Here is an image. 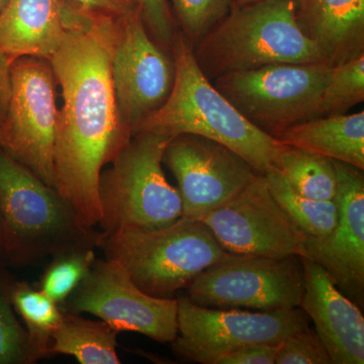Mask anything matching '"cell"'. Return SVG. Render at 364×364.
I'll use <instances>...</instances> for the list:
<instances>
[{
    "label": "cell",
    "instance_id": "cell-20",
    "mask_svg": "<svg viewBox=\"0 0 364 364\" xmlns=\"http://www.w3.org/2000/svg\"><path fill=\"white\" fill-rule=\"evenodd\" d=\"M117 331L104 321H91L77 314L63 313L52 335L50 354H64L81 364H119Z\"/></svg>",
    "mask_w": 364,
    "mask_h": 364
},
{
    "label": "cell",
    "instance_id": "cell-24",
    "mask_svg": "<svg viewBox=\"0 0 364 364\" xmlns=\"http://www.w3.org/2000/svg\"><path fill=\"white\" fill-rule=\"evenodd\" d=\"M95 260L92 247L70 249L56 254L41 279L40 291L61 305L87 277Z\"/></svg>",
    "mask_w": 364,
    "mask_h": 364
},
{
    "label": "cell",
    "instance_id": "cell-33",
    "mask_svg": "<svg viewBox=\"0 0 364 364\" xmlns=\"http://www.w3.org/2000/svg\"><path fill=\"white\" fill-rule=\"evenodd\" d=\"M0 262H4V246H2V224L1 215H0Z\"/></svg>",
    "mask_w": 364,
    "mask_h": 364
},
{
    "label": "cell",
    "instance_id": "cell-10",
    "mask_svg": "<svg viewBox=\"0 0 364 364\" xmlns=\"http://www.w3.org/2000/svg\"><path fill=\"white\" fill-rule=\"evenodd\" d=\"M186 289L191 301L207 308L258 312L298 308L304 294L303 263L296 255L274 258L229 254Z\"/></svg>",
    "mask_w": 364,
    "mask_h": 364
},
{
    "label": "cell",
    "instance_id": "cell-12",
    "mask_svg": "<svg viewBox=\"0 0 364 364\" xmlns=\"http://www.w3.org/2000/svg\"><path fill=\"white\" fill-rule=\"evenodd\" d=\"M202 221L224 250L235 255L299 256L306 238L275 200L264 174Z\"/></svg>",
    "mask_w": 364,
    "mask_h": 364
},
{
    "label": "cell",
    "instance_id": "cell-1",
    "mask_svg": "<svg viewBox=\"0 0 364 364\" xmlns=\"http://www.w3.org/2000/svg\"><path fill=\"white\" fill-rule=\"evenodd\" d=\"M65 35L49 60L61 86L57 116L55 189L86 227L102 217L100 177L133 134L119 117L112 59L119 18L81 9L63 0Z\"/></svg>",
    "mask_w": 364,
    "mask_h": 364
},
{
    "label": "cell",
    "instance_id": "cell-30",
    "mask_svg": "<svg viewBox=\"0 0 364 364\" xmlns=\"http://www.w3.org/2000/svg\"><path fill=\"white\" fill-rule=\"evenodd\" d=\"M279 344H253L242 347L220 359L218 364H275Z\"/></svg>",
    "mask_w": 364,
    "mask_h": 364
},
{
    "label": "cell",
    "instance_id": "cell-14",
    "mask_svg": "<svg viewBox=\"0 0 364 364\" xmlns=\"http://www.w3.org/2000/svg\"><path fill=\"white\" fill-rule=\"evenodd\" d=\"M112 79L119 117L132 134L171 91L173 61L150 37L139 7L119 18Z\"/></svg>",
    "mask_w": 364,
    "mask_h": 364
},
{
    "label": "cell",
    "instance_id": "cell-9",
    "mask_svg": "<svg viewBox=\"0 0 364 364\" xmlns=\"http://www.w3.org/2000/svg\"><path fill=\"white\" fill-rule=\"evenodd\" d=\"M303 309L243 312L196 305L177 299V336L171 342L177 356L191 363L218 364L220 359L253 344H280L310 327Z\"/></svg>",
    "mask_w": 364,
    "mask_h": 364
},
{
    "label": "cell",
    "instance_id": "cell-26",
    "mask_svg": "<svg viewBox=\"0 0 364 364\" xmlns=\"http://www.w3.org/2000/svg\"><path fill=\"white\" fill-rule=\"evenodd\" d=\"M4 264L0 262V364L36 363L28 333L11 303L14 280Z\"/></svg>",
    "mask_w": 364,
    "mask_h": 364
},
{
    "label": "cell",
    "instance_id": "cell-34",
    "mask_svg": "<svg viewBox=\"0 0 364 364\" xmlns=\"http://www.w3.org/2000/svg\"><path fill=\"white\" fill-rule=\"evenodd\" d=\"M255 1H258V0H236V1H235L234 6H244V4H251V2H255Z\"/></svg>",
    "mask_w": 364,
    "mask_h": 364
},
{
    "label": "cell",
    "instance_id": "cell-22",
    "mask_svg": "<svg viewBox=\"0 0 364 364\" xmlns=\"http://www.w3.org/2000/svg\"><path fill=\"white\" fill-rule=\"evenodd\" d=\"M16 315L23 320L36 361L51 356L52 335L63 312L51 299L26 282H14L11 291Z\"/></svg>",
    "mask_w": 364,
    "mask_h": 364
},
{
    "label": "cell",
    "instance_id": "cell-13",
    "mask_svg": "<svg viewBox=\"0 0 364 364\" xmlns=\"http://www.w3.org/2000/svg\"><path fill=\"white\" fill-rule=\"evenodd\" d=\"M163 162L178 183L182 215L198 220L238 195L260 174L226 146L189 134L170 140Z\"/></svg>",
    "mask_w": 364,
    "mask_h": 364
},
{
    "label": "cell",
    "instance_id": "cell-19",
    "mask_svg": "<svg viewBox=\"0 0 364 364\" xmlns=\"http://www.w3.org/2000/svg\"><path fill=\"white\" fill-rule=\"evenodd\" d=\"M284 145L312 151L364 170V112L318 117L274 136Z\"/></svg>",
    "mask_w": 364,
    "mask_h": 364
},
{
    "label": "cell",
    "instance_id": "cell-23",
    "mask_svg": "<svg viewBox=\"0 0 364 364\" xmlns=\"http://www.w3.org/2000/svg\"><path fill=\"white\" fill-rule=\"evenodd\" d=\"M264 176L277 202L306 236L331 233L338 221L336 200H316L299 195L279 169H272Z\"/></svg>",
    "mask_w": 364,
    "mask_h": 364
},
{
    "label": "cell",
    "instance_id": "cell-15",
    "mask_svg": "<svg viewBox=\"0 0 364 364\" xmlns=\"http://www.w3.org/2000/svg\"><path fill=\"white\" fill-rule=\"evenodd\" d=\"M333 161L337 173L335 200L338 203V221L326 236H306L299 257L324 268L345 296L363 306V170L337 160Z\"/></svg>",
    "mask_w": 364,
    "mask_h": 364
},
{
    "label": "cell",
    "instance_id": "cell-11",
    "mask_svg": "<svg viewBox=\"0 0 364 364\" xmlns=\"http://www.w3.org/2000/svg\"><path fill=\"white\" fill-rule=\"evenodd\" d=\"M59 306L63 313L90 314L117 333H140L159 343H171L177 336V299L146 294L119 263L107 258L95 260Z\"/></svg>",
    "mask_w": 364,
    "mask_h": 364
},
{
    "label": "cell",
    "instance_id": "cell-8",
    "mask_svg": "<svg viewBox=\"0 0 364 364\" xmlns=\"http://www.w3.org/2000/svg\"><path fill=\"white\" fill-rule=\"evenodd\" d=\"M55 83L49 60L31 56L14 60L11 97L0 123V150L52 188L58 116Z\"/></svg>",
    "mask_w": 364,
    "mask_h": 364
},
{
    "label": "cell",
    "instance_id": "cell-17",
    "mask_svg": "<svg viewBox=\"0 0 364 364\" xmlns=\"http://www.w3.org/2000/svg\"><path fill=\"white\" fill-rule=\"evenodd\" d=\"M296 23L334 67L364 55V0H294Z\"/></svg>",
    "mask_w": 364,
    "mask_h": 364
},
{
    "label": "cell",
    "instance_id": "cell-35",
    "mask_svg": "<svg viewBox=\"0 0 364 364\" xmlns=\"http://www.w3.org/2000/svg\"><path fill=\"white\" fill-rule=\"evenodd\" d=\"M7 1H9V0H0V11L4 9V6L7 4Z\"/></svg>",
    "mask_w": 364,
    "mask_h": 364
},
{
    "label": "cell",
    "instance_id": "cell-27",
    "mask_svg": "<svg viewBox=\"0 0 364 364\" xmlns=\"http://www.w3.org/2000/svg\"><path fill=\"white\" fill-rule=\"evenodd\" d=\"M236 0H171L177 21L189 41L200 40L231 11Z\"/></svg>",
    "mask_w": 364,
    "mask_h": 364
},
{
    "label": "cell",
    "instance_id": "cell-2",
    "mask_svg": "<svg viewBox=\"0 0 364 364\" xmlns=\"http://www.w3.org/2000/svg\"><path fill=\"white\" fill-rule=\"evenodd\" d=\"M174 80L164 104L134 131L173 136L189 134L226 146L258 173L277 169L282 143L245 119L203 74L191 41L174 36Z\"/></svg>",
    "mask_w": 364,
    "mask_h": 364
},
{
    "label": "cell",
    "instance_id": "cell-21",
    "mask_svg": "<svg viewBox=\"0 0 364 364\" xmlns=\"http://www.w3.org/2000/svg\"><path fill=\"white\" fill-rule=\"evenodd\" d=\"M277 169L299 195L316 200H335L337 173L333 159L282 144Z\"/></svg>",
    "mask_w": 364,
    "mask_h": 364
},
{
    "label": "cell",
    "instance_id": "cell-31",
    "mask_svg": "<svg viewBox=\"0 0 364 364\" xmlns=\"http://www.w3.org/2000/svg\"><path fill=\"white\" fill-rule=\"evenodd\" d=\"M81 9L123 18L138 9L136 0H67Z\"/></svg>",
    "mask_w": 364,
    "mask_h": 364
},
{
    "label": "cell",
    "instance_id": "cell-25",
    "mask_svg": "<svg viewBox=\"0 0 364 364\" xmlns=\"http://www.w3.org/2000/svg\"><path fill=\"white\" fill-rule=\"evenodd\" d=\"M364 100V55L332 67L322 92L320 117L345 114Z\"/></svg>",
    "mask_w": 364,
    "mask_h": 364
},
{
    "label": "cell",
    "instance_id": "cell-6",
    "mask_svg": "<svg viewBox=\"0 0 364 364\" xmlns=\"http://www.w3.org/2000/svg\"><path fill=\"white\" fill-rule=\"evenodd\" d=\"M172 136L139 133L100 177L102 233L119 228L155 229L182 217L178 189L167 181L163 155Z\"/></svg>",
    "mask_w": 364,
    "mask_h": 364
},
{
    "label": "cell",
    "instance_id": "cell-7",
    "mask_svg": "<svg viewBox=\"0 0 364 364\" xmlns=\"http://www.w3.org/2000/svg\"><path fill=\"white\" fill-rule=\"evenodd\" d=\"M331 70L326 63L274 64L230 72L213 85L242 116L274 138L294 124L320 117Z\"/></svg>",
    "mask_w": 364,
    "mask_h": 364
},
{
    "label": "cell",
    "instance_id": "cell-18",
    "mask_svg": "<svg viewBox=\"0 0 364 364\" xmlns=\"http://www.w3.org/2000/svg\"><path fill=\"white\" fill-rule=\"evenodd\" d=\"M65 35L63 0H9L0 11V52L51 59Z\"/></svg>",
    "mask_w": 364,
    "mask_h": 364
},
{
    "label": "cell",
    "instance_id": "cell-28",
    "mask_svg": "<svg viewBox=\"0 0 364 364\" xmlns=\"http://www.w3.org/2000/svg\"><path fill=\"white\" fill-rule=\"evenodd\" d=\"M275 364H332V360L317 333L308 327L279 344Z\"/></svg>",
    "mask_w": 364,
    "mask_h": 364
},
{
    "label": "cell",
    "instance_id": "cell-29",
    "mask_svg": "<svg viewBox=\"0 0 364 364\" xmlns=\"http://www.w3.org/2000/svg\"><path fill=\"white\" fill-rule=\"evenodd\" d=\"M144 21L155 39L164 46H172L174 18L169 0H136Z\"/></svg>",
    "mask_w": 364,
    "mask_h": 364
},
{
    "label": "cell",
    "instance_id": "cell-32",
    "mask_svg": "<svg viewBox=\"0 0 364 364\" xmlns=\"http://www.w3.org/2000/svg\"><path fill=\"white\" fill-rule=\"evenodd\" d=\"M11 63L0 52V123L6 116L11 97Z\"/></svg>",
    "mask_w": 364,
    "mask_h": 364
},
{
    "label": "cell",
    "instance_id": "cell-3",
    "mask_svg": "<svg viewBox=\"0 0 364 364\" xmlns=\"http://www.w3.org/2000/svg\"><path fill=\"white\" fill-rule=\"evenodd\" d=\"M4 262L26 265L81 247H98L102 232L86 227L58 191L0 150Z\"/></svg>",
    "mask_w": 364,
    "mask_h": 364
},
{
    "label": "cell",
    "instance_id": "cell-5",
    "mask_svg": "<svg viewBox=\"0 0 364 364\" xmlns=\"http://www.w3.org/2000/svg\"><path fill=\"white\" fill-rule=\"evenodd\" d=\"M107 259L119 263L139 289L168 298L225 259L224 250L202 220L182 215L161 228H119L100 236Z\"/></svg>",
    "mask_w": 364,
    "mask_h": 364
},
{
    "label": "cell",
    "instance_id": "cell-16",
    "mask_svg": "<svg viewBox=\"0 0 364 364\" xmlns=\"http://www.w3.org/2000/svg\"><path fill=\"white\" fill-rule=\"evenodd\" d=\"M304 294L299 308L315 324L316 333L334 364L364 363V318L324 268L301 258Z\"/></svg>",
    "mask_w": 364,
    "mask_h": 364
},
{
    "label": "cell",
    "instance_id": "cell-4",
    "mask_svg": "<svg viewBox=\"0 0 364 364\" xmlns=\"http://www.w3.org/2000/svg\"><path fill=\"white\" fill-rule=\"evenodd\" d=\"M193 52L210 80L274 64L325 63L296 23L294 0H258L233 6Z\"/></svg>",
    "mask_w": 364,
    "mask_h": 364
}]
</instances>
